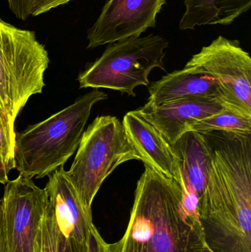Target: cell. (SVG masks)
<instances>
[{"label":"cell","instance_id":"1","mask_svg":"<svg viewBox=\"0 0 251 252\" xmlns=\"http://www.w3.org/2000/svg\"><path fill=\"white\" fill-rule=\"evenodd\" d=\"M200 223L213 252H251V149L224 142L211 149Z\"/></svg>","mask_w":251,"mask_h":252},{"label":"cell","instance_id":"2","mask_svg":"<svg viewBox=\"0 0 251 252\" xmlns=\"http://www.w3.org/2000/svg\"><path fill=\"white\" fill-rule=\"evenodd\" d=\"M182 189L171 178L144 164L123 236L106 252H202L200 222L186 213Z\"/></svg>","mask_w":251,"mask_h":252},{"label":"cell","instance_id":"3","mask_svg":"<svg viewBox=\"0 0 251 252\" xmlns=\"http://www.w3.org/2000/svg\"><path fill=\"white\" fill-rule=\"evenodd\" d=\"M108 99L94 89L72 104L38 124L15 134V168L19 174L37 179L48 176L78 150L91 109Z\"/></svg>","mask_w":251,"mask_h":252},{"label":"cell","instance_id":"4","mask_svg":"<svg viewBox=\"0 0 251 252\" xmlns=\"http://www.w3.org/2000/svg\"><path fill=\"white\" fill-rule=\"evenodd\" d=\"M140 160L139 154L116 117L96 118L84 130L70 169L65 172L84 208L91 204L108 176L120 164Z\"/></svg>","mask_w":251,"mask_h":252},{"label":"cell","instance_id":"5","mask_svg":"<svg viewBox=\"0 0 251 252\" xmlns=\"http://www.w3.org/2000/svg\"><path fill=\"white\" fill-rule=\"evenodd\" d=\"M49 63L35 32L0 19V106L13 130L29 97L42 93Z\"/></svg>","mask_w":251,"mask_h":252},{"label":"cell","instance_id":"6","mask_svg":"<svg viewBox=\"0 0 251 252\" xmlns=\"http://www.w3.org/2000/svg\"><path fill=\"white\" fill-rule=\"evenodd\" d=\"M168 45L164 37L153 34L112 43L80 74V88L108 89L135 97L137 87L150 84L153 69L165 70Z\"/></svg>","mask_w":251,"mask_h":252},{"label":"cell","instance_id":"7","mask_svg":"<svg viewBox=\"0 0 251 252\" xmlns=\"http://www.w3.org/2000/svg\"><path fill=\"white\" fill-rule=\"evenodd\" d=\"M184 67L215 78L227 109L251 117V59L238 40L220 35L195 54Z\"/></svg>","mask_w":251,"mask_h":252},{"label":"cell","instance_id":"8","mask_svg":"<svg viewBox=\"0 0 251 252\" xmlns=\"http://www.w3.org/2000/svg\"><path fill=\"white\" fill-rule=\"evenodd\" d=\"M4 185L2 200L7 252H35L48 201L47 191L22 174Z\"/></svg>","mask_w":251,"mask_h":252},{"label":"cell","instance_id":"9","mask_svg":"<svg viewBox=\"0 0 251 252\" xmlns=\"http://www.w3.org/2000/svg\"><path fill=\"white\" fill-rule=\"evenodd\" d=\"M166 0H108L87 32L88 49L137 38L155 28Z\"/></svg>","mask_w":251,"mask_h":252},{"label":"cell","instance_id":"10","mask_svg":"<svg viewBox=\"0 0 251 252\" xmlns=\"http://www.w3.org/2000/svg\"><path fill=\"white\" fill-rule=\"evenodd\" d=\"M172 146L179 158L183 207L189 216L199 219L210 167L209 142L203 133L188 131Z\"/></svg>","mask_w":251,"mask_h":252},{"label":"cell","instance_id":"11","mask_svg":"<svg viewBox=\"0 0 251 252\" xmlns=\"http://www.w3.org/2000/svg\"><path fill=\"white\" fill-rule=\"evenodd\" d=\"M228 109L219 100L188 98L159 106L145 103L137 112L173 145L196 123Z\"/></svg>","mask_w":251,"mask_h":252},{"label":"cell","instance_id":"12","mask_svg":"<svg viewBox=\"0 0 251 252\" xmlns=\"http://www.w3.org/2000/svg\"><path fill=\"white\" fill-rule=\"evenodd\" d=\"M63 166L49 175L45 189L59 233L66 240L86 244L93 226L91 212L81 204Z\"/></svg>","mask_w":251,"mask_h":252},{"label":"cell","instance_id":"13","mask_svg":"<svg viewBox=\"0 0 251 252\" xmlns=\"http://www.w3.org/2000/svg\"><path fill=\"white\" fill-rule=\"evenodd\" d=\"M122 123L144 164L178 183L181 178L179 158L165 136L136 110L128 112Z\"/></svg>","mask_w":251,"mask_h":252},{"label":"cell","instance_id":"14","mask_svg":"<svg viewBox=\"0 0 251 252\" xmlns=\"http://www.w3.org/2000/svg\"><path fill=\"white\" fill-rule=\"evenodd\" d=\"M148 91L146 103L153 106L188 98L214 99L223 103L218 81L210 75L187 67L167 74L152 83Z\"/></svg>","mask_w":251,"mask_h":252},{"label":"cell","instance_id":"15","mask_svg":"<svg viewBox=\"0 0 251 252\" xmlns=\"http://www.w3.org/2000/svg\"><path fill=\"white\" fill-rule=\"evenodd\" d=\"M181 31L203 25H229L251 8V0H185Z\"/></svg>","mask_w":251,"mask_h":252},{"label":"cell","instance_id":"16","mask_svg":"<svg viewBox=\"0 0 251 252\" xmlns=\"http://www.w3.org/2000/svg\"><path fill=\"white\" fill-rule=\"evenodd\" d=\"M215 130H226L251 134V117L245 116L229 109L196 123L189 131L205 133Z\"/></svg>","mask_w":251,"mask_h":252},{"label":"cell","instance_id":"17","mask_svg":"<svg viewBox=\"0 0 251 252\" xmlns=\"http://www.w3.org/2000/svg\"><path fill=\"white\" fill-rule=\"evenodd\" d=\"M9 8L18 19L26 20L73 0H6Z\"/></svg>","mask_w":251,"mask_h":252},{"label":"cell","instance_id":"18","mask_svg":"<svg viewBox=\"0 0 251 252\" xmlns=\"http://www.w3.org/2000/svg\"><path fill=\"white\" fill-rule=\"evenodd\" d=\"M57 239L58 231L48 199L37 237L35 252H58Z\"/></svg>","mask_w":251,"mask_h":252},{"label":"cell","instance_id":"19","mask_svg":"<svg viewBox=\"0 0 251 252\" xmlns=\"http://www.w3.org/2000/svg\"><path fill=\"white\" fill-rule=\"evenodd\" d=\"M14 145L0 116V159L8 172L15 168Z\"/></svg>","mask_w":251,"mask_h":252},{"label":"cell","instance_id":"20","mask_svg":"<svg viewBox=\"0 0 251 252\" xmlns=\"http://www.w3.org/2000/svg\"><path fill=\"white\" fill-rule=\"evenodd\" d=\"M107 243L103 239L94 225L91 226L87 239V252H106Z\"/></svg>","mask_w":251,"mask_h":252},{"label":"cell","instance_id":"21","mask_svg":"<svg viewBox=\"0 0 251 252\" xmlns=\"http://www.w3.org/2000/svg\"><path fill=\"white\" fill-rule=\"evenodd\" d=\"M58 231V230H57ZM57 252H87V244H80L74 241L66 240L58 232L57 239Z\"/></svg>","mask_w":251,"mask_h":252},{"label":"cell","instance_id":"22","mask_svg":"<svg viewBox=\"0 0 251 252\" xmlns=\"http://www.w3.org/2000/svg\"><path fill=\"white\" fill-rule=\"evenodd\" d=\"M0 252H7L2 198L0 199Z\"/></svg>","mask_w":251,"mask_h":252},{"label":"cell","instance_id":"23","mask_svg":"<svg viewBox=\"0 0 251 252\" xmlns=\"http://www.w3.org/2000/svg\"><path fill=\"white\" fill-rule=\"evenodd\" d=\"M0 116H1V120H2L3 123H4L6 129H7V132H8L10 137L15 140V134H16V133H15V130H13V129L10 127L7 116H6L5 113H4V112L3 111L2 108L1 107V106H0Z\"/></svg>","mask_w":251,"mask_h":252},{"label":"cell","instance_id":"24","mask_svg":"<svg viewBox=\"0 0 251 252\" xmlns=\"http://www.w3.org/2000/svg\"><path fill=\"white\" fill-rule=\"evenodd\" d=\"M8 170L0 159V183L5 185L8 182Z\"/></svg>","mask_w":251,"mask_h":252},{"label":"cell","instance_id":"25","mask_svg":"<svg viewBox=\"0 0 251 252\" xmlns=\"http://www.w3.org/2000/svg\"><path fill=\"white\" fill-rule=\"evenodd\" d=\"M202 252H213L211 251L209 248H208L207 246L205 245L204 248H203V251Z\"/></svg>","mask_w":251,"mask_h":252}]
</instances>
